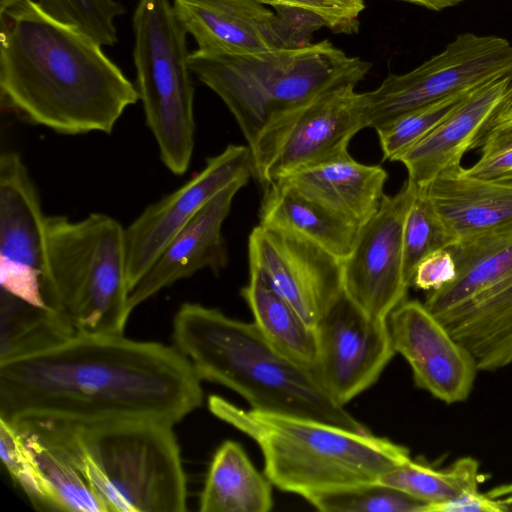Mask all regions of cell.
Instances as JSON below:
<instances>
[{"instance_id": "obj_1", "label": "cell", "mask_w": 512, "mask_h": 512, "mask_svg": "<svg viewBox=\"0 0 512 512\" xmlns=\"http://www.w3.org/2000/svg\"><path fill=\"white\" fill-rule=\"evenodd\" d=\"M201 379L175 346L74 333L0 361V418L9 422L145 419L175 425L201 406Z\"/></svg>"}, {"instance_id": "obj_2", "label": "cell", "mask_w": 512, "mask_h": 512, "mask_svg": "<svg viewBox=\"0 0 512 512\" xmlns=\"http://www.w3.org/2000/svg\"><path fill=\"white\" fill-rule=\"evenodd\" d=\"M102 47L36 0L0 2L2 109L63 135L110 134L139 94Z\"/></svg>"}, {"instance_id": "obj_3", "label": "cell", "mask_w": 512, "mask_h": 512, "mask_svg": "<svg viewBox=\"0 0 512 512\" xmlns=\"http://www.w3.org/2000/svg\"><path fill=\"white\" fill-rule=\"evenodd\" d=\"M173 340L201 380L235 391L251 409L369 431L327 393L313 371L274 348L254 322L187 302L175 314Z\"/></svg>"}, {"instance_id": "obj_4", "label": "cell", "mask_w": 512, "mask_h": 512, "mask_svg": "<svg viewBox=\"0 0 512 512\" xmlns=\"http://www.w3.org/2000/svg\"><path fill=\"white\" fill-rule=\"evenodd\" d=\"M210 412L253 439L264 458V474L279 490L308 498L379 483L411 458L386 438L321 420L242 409L218 395Z\"/></svg>"}, {"instance_id": "obj_5", "label": "cell", "mask_w": 512, "mask_h": 512, "mask_svg": "<svg viewBox=\"0 0 512 512\" xmlns=\"http://www.w3.org/2000/svg\"><path fill=\"white\" fill-rule=\"evenodd\" d=\"M87 480L105 512H183L187 485L173 425L145 419H25Z\"/></svg>"}, {"instance_id": "obj_6", "label": "cell", "mask_w": 512, "mask_h": 512, "mask_svg": "<svg viewBox=\"0 0 512 512\" xmlns=\"http://www.w3.org/2000/svg\"><path fill=\"white\" fill-rule=\"evenodd\" d=\"M192 73L217 94L248 146L277 115L343 82L359 83L372 68L328 39L255 55L189 53Z\"/></svg>"}, {"instance_id": "obj_7", "label": "cell", "mask_w": 512, "mask_h": 512, "mask_svg": "<svg viewBox=\"0 0 512 512\" xmlns=\"http://www.w3.org/2000/svg\"><path fill=\"white\" fill-rule=\"evenodd\" d=\"M49 309L76 333L120 335L132 313L125 228L103 213L46 216Z\"/></svg>"}, {"instance_id": "obj_8", "label": "cell", "mask_w": 512, "mask_h": 512, "mask_svg": "<svg viewBox=\"0 0 512 512\" xmlns=\"http://www.w3.org/2000/svg\"><path fill=\"white\" fill-rule=\"evenodd\" d=\"M455 279L430 291L427 309L473 356L480 371L512 364V231L448 247Z\"/></svg>"}, {"instance_id": "obj_9", "label": "cell", "mask_w": 512, "mask_h": 512, "mask_svg": "<svg viewBox=\"0 0 512 512\" xmlns=\"http://www.w3.org/2000/svg\"><path fill=\"white\" fill-rule=\"evenodd\" d=\"M136 88L164 166L187 172L194 150V83L188 33L170 0H139L132 17Z\"/></svg>"}, {"instance_id": "obj_10", "label": "cell", "mask_w": 512, "mask_h": 512, "mask_svg": "<svg viewBox=\"0 0 512 512\" xmlns=\"http://www.w3.org/2000/svg\"><path fill=\"white\" fill-rule=\"evenodd\" d=\"M507 76H512L508 40L461 33L415 69L389 73L376 89L359 93L365 127L376 130L412 109Z\"/></svg>"}, {"instance_id": "obj_11", "label": "cell", "mask_w": 512, "mask_h": 512, "mask_svg": "<svg viewBox=\"0 0 512 512\" xmlns=\"http://www.w3.org/2000/svg\"><path fill=\"white\" fill-rule=\"evenodd\" d=\"M358 83L332 86L274 117L249 146L253 176L264 186L301 168L348 153L363 128Z\"/></svg>"}, {"instance_id": "obj_12", "label": "cell", "mask_w": 512, "mask_h": 512, "mask_svg": "<svg viewBox=\"0 0 512 512\" xmlns=\"http://www.w3.org/2000/svg\"><path fill=\"white\" fill-rule=\"evenodd\" d=\"M174 11L197 49L255 55L312 43L325 27L315 14L258 0H173Z\"/></svg>"}, {"instance_id": "obj_13", "label": "cell", "mask_w": 512, "mask_h": 512, "mask_svg": "<svg viewBox=\"0 0 512 512\" xmlns=\"http://www.w3.org/2000/svg\"><path fill=\"white\" fill-rule=\"evenodd\" d=\"M45 221L40 196L21 155H0V302L48 310ZM52 312V311H51Z\"/></svg>"}, {"instance_id": "obj_14", "label": "cell", "mask_w": 512, "mask_h": 512, "mask_svg": "<svg viewBox=\"0 0 512 512\" xmlns=\"http://www.w3.org/2000/svg\"><path fill=\"white\" fill-rule=\"evenodd\" d=\"M417 187L408 179L393 196L384 195L377 212L359 229L342 260L344 295L367 315L387 320L404 300L409 283L403 264V228Z\"/></svg>"}, {"instance_id": "obj_15", "label": "cell", "mask_w": 512, "mask_h": 512, "mask_svg": "<svg viewBox=\"0 0 512 512\" xmlns=\"http://www.w3.org/2000/svg\"><path fill=\"white\" fill-rule=\"evenodd\" d=\"M253 176L249 146L229 144L177 190L150 204L125 228L126 273L134 289L173 237L217 194Z\"/></svg>"}, {"instance_id": "obj_16", "label": "cell", "mask_w": 512, "mask_h": 512, "mask_svg": "<svg viewBox=\"0 0 512 512\" xmlns=\"http://www.w3.org/2000/svg\"><path fill=\"white\" fill-rule=\"evenodd\" d=\"M248 258L250 270L314 327L344 293L342 260L291 232L259 224Z\"/></svg>"}, {"instance_id": "obj_17", "label": "cell", "mask_w": 512, "mask_h": 512, "mask_svg": "<svg viewBox=\"0 0 512 512\" xmlns=\"http://www.w3.org/2000/svg\"><path fill=\"white\" fill-rule=\"evenodd\" d=\"M316 328L319 353L314 373L343 406L372 386L396 353L387 320L367 315L344 293Z\"/></svg>"}, {"instance_id": "obj_18", "label": "cell", "mask_w": 512, "mask_h": 512, "mask_svg": "<svg viewBox=\"0 0 512 512\" xmlns=\"http://www.w3.org/2000/svg\"><path fill=\"white\" fill-rule=\"evenodd\" d=\"M387 322L394 350L410 365L418 387L447 404L469 397L476 362L424 303L404 300Z\"/></svg>"}, {"instance_id": "obj_19", "label": "cell", "mask_w": 512, "mask_h": 512, "mask_svg": "<svg viewBox=\"0 0 512 512\" xmlns=\"http://www.w3.org/2000/svg\"><path fill=\"white\" fill-rule=\"evenodd\" d=\"M512 83V76L493 80L471 92L439 125L401 154L408 180L428 185L443 170L461 165L469 150L479 148Z\"/></svg>"}, {"instance_id": "obj_20", "label": "cell", "mask_w": 512, "mask_h": 512, "mask_svg": "<svg viewBox=\"0 0 512 512\" xmlns=\"http://www.w3.org/2000/svg\"><path fill=\"white\" fill-rule=\"evenodd\" d=\"M247 181H237L209 201L168 243L129 295L133 311L162 289L203 269L226 267L228 253L222 225L232 201Z\"/></svg>"}, {"instance_id": "obj_21", "label": "cell", "mask_w": 512, "mask_h": 512, "mask_svg": "<svg viewBox=\"0 0 512 512\" xmlns=\"http://www.w3.org/2000/svg\"><path fill=\"white\" fill-rule=\"evenodd\" d=\"M420 189L457 241L512 231V184L470 176L457 165Z\"/></svg>"}, {"instance_id": "obj_22", "label": "cell", "mask_w": 512, "mask_h": 512, "mask_svg": "<svg viewBox=\"0 0 512 512\" xmlns=\"http://www.w3.org/2000/svg\"><path fill=\"white\" fill-rule=\"evenodd\" d=\"M386 179L387 172L381 166L360 163L348 152L296 170L276 181L361 226L379 209L385 195Z\"/></svg>"}, {"instance_id": "obj_23", "label": "cell", "mask_w": 512, "mask_h": 512, "mask_svg": "<svg viewBox=\"0 0 512 512\" xmlns=\"http://www.w3.org/2000/svg\"><path fill=\"white\" fill-rule=\"evenodd\" d=\"M259 217V224L303 237L341 260L352 251L361 227L277 181L264 186Z\"/></svg>"}, {"instance_id": "obj_24", "label": "cell", "mask_w": 512, "mask_h": 512, "mask_svg": "<svg viewBox=\"0 0 512 512\" xmlns=\"http://www.w3.org/2000/svg\"><path fill=\"white\" fill-rule=\"evenodd\" d=\"M272 483L250 461L243 447L224 441L213 455L200 495L201 512H268Z\"/></svg>"}, {"instance_id": "obj_25", "label": "cell", "mask_w": 512, "mask_h": 512, "mask_svg": "<svg viewBox=\"0 0 512 512\" xmlns=\"http://www.w3.org/2000/svg\"><path fill=\"white\" fill-rule=\"evenodd\" d=\"M241 294L269 343L291 361L314 372L319 353L317 328L308 324L255 271L250 270Z\"/></svg>"}, {"instance_id": "obj_26", "label": "cell", "mask_w": 512, "mask_h": 512, "mask_svg": "<svg viewBox=\"0 0 512 512\" xmlns=\"http://www.w3.org/2000/svg\"><path fill=\"white\" fill-rule=\"evenodd\" d=\"M12 424L35 457L60 512H105L87 480L61 448L25 423Z\"/></svg>"}, {"instance_id": "obj_27", "label": "cell", "mask_w": 512, "mask_h": 512, "mask_svg": "<svg viewBox=\"0 0 512 512\" xmlns=\"http://www.w3.org/2000/svg\"><path fill=\"white\" fill-rule=\"evenodd\" d=\"M379 483L399 489L425 503L449 499L477 488L479 463L472 457L457 459L445 469H435L412 458L386 473Z\"/></svg>"}, {"instance_id": "obj_28", "label": "cell", "mask_w": 512, "mask_h": 512, "mask_svg": "<svg viewBox=\"0 0 512 512\" xmlns=\"http://www.w3.org/2000/svg\"><path fill=\"white\" fill-rule=\"evenodd\" d=\"M0 312V361L44 348L76 333L69 322L48 310L0 302Z\"/></svg>"}, {"instance_id": "obj_29", "label": "cell", "mask_w": 512, "mask_h": 512, "mask_svg": "<svg viewBox=\"0 0 512 512\" xmlns=\"http://www.w3.org/2000/svg\"><path fill=\"white\" fill-rule=\"evenodd\" d=\"M456 241L423 190L417 187L403 228V264L409 285L416 266L425 256Z\"/></svg>"}, {"instance_id": "obj_30", "label": "cell", "mask_w": 512, "mask_h": 512, "mask_svg": "<svg viewBox=\"0 0 512 512\" xmlns=\"http://www.w3.org/2000/svg\"><path fill=\"white\" fill-rule=\"evenodd\" d=\"M474 90L457 93L412 109L377 128L375 131L383 160L396 161L401 154L439 125Z\"/></svg>"}, {"instance_id": "obj_31", "label": "cell", "mask_w": 512, "mask_h": 512, "mask_svg": "<svg viewBox=\"0 0 512 512\" xmlns=\"http://www.w3.org/2000/svg\"><path fill=\"white\" fill-rule=\"evenodd\" d=\"M0 456L12 480L39 511L60 512L53 492L18 429L0 418Z\"/></svg>"}, {"instance_id": "obj_32", "label": "cell", "mask_w": 512, "mask_h": 512, "mask_svg": "<svg viewBox=\"0 0 512 512\" xmlns=\"http://www.w3.org/2000/svg\"><path fill=\"white\" fill-rule=\"evenodd\" d=\"M307 501L323 512H423L427 504L381 483L315 495Z\"/></svg>"}, {"instance_id": "obj_33", "label": "cell", "mask_w": 512, "mask_h": 512, "mask_svg": "<svg viewBox=\"0 0 512 512\" xmlns=\"http://www.w3.org/2000/svg\"><path fill=\"white\" fill-rule=\"evenodd\" d=\"M53 18L78 27L102 46L118 42L115 19L125 13L116 0H36Z\"/></svg>"}, {"instance_id": "obj_34", "label": "cell", "mask_w": 512, "mask_h": 512, "mask_svg": "<svg viewBox=\"0 0 512 512\" xmlns=\"http://www.w3.org/2000/svg\"><path fill=\"white\" fill-rule=\"evenodd\" d=\"M274 8L288 7L307 10L320 17L327 29L335 34L352 35L360 28L364 0H258Z\"/></svg>"}, {"instance_id": "obj_35", "label": "cell", "mask_w": 512, "mask_h": 512, "mask_svg": "<svg viewBox=\"0 0 512 512\" xmlns=\"http://www.w3.org/2000/svg\"><path fill=\"white\" fill-rule=\"evenodd\" d=\"M479 160L465 173L501 183L512 184V124L493 128L480 146Z\"/></svg>"}, {"instance_id": "obj_36", "label": "cell", "mask_w": 512, "mask_h": 512, "mask_svg": "<svg viewBox=\"0 0 512 512\" xmlns=\"http://www.w3.org/2000/svg\"><path fill=\"white\" fill-rule=\"evenodd\" d=\"M456 274V263L450 250L439 249L418 263L411 285L421 290L433 291L452 282Z\"/></svg>"}, {"instance_id": "obj_37", "label": "cell", "mask_w": 512, "mask_h": 512, "mask_svg": "<svg viewBox=\"0 0 512 512\" xmlns=\"http://www.w3.org/2000/svg\"><path fill=\"white\" fill-rule=\"evenodd\" d=\"M505 506L477 488L463 490L441 502L428 503L423 512H505Z\"/></svg>"}, {"instance_id": "obj_38", "label": "cell", "mask_w": 512, "mask_h": 512, "mask_svg": "<svg viewBox=\"0 0 512 512\" xmlns=\"http://www.w3.org/2000/svg\"><path fill=\"white\" fill-rule=\"evenodd\" d=\"M512 124V83L504 97L495 117L492 121L491 129ZM489 131V132H490ZM488 132V133H489Z\"/></svg>"}, {"instance_id": "obj_39", "label": "cell", "mask_w": 512, "mask_h": 512, "mask_svg": "<svg viewBox=\"0 0 512 512\" xmlns=\"http://www.w3.org/2000/svg\"><path fill=\"white\" fill-rule=\"evenodd\" d=\"M401 2H406L414 5H418L429 10L433 11H441L445 8L454 6L465 0H397Z\"/></svg>"}, {"instance_id": "obj_40", "label": "cell", "mask_w": 512, "mask_h": 512, "mask_svg": "<svg viewBox=\"0 0 512 512\" xmlns=\"http://www.w3.org/2000/svg\"><path fill=\"white\" fill-rule=\"evenodd\" d=\"M2 1H4V0H0V2H2Z\"/></svg>"}]
</instances>
